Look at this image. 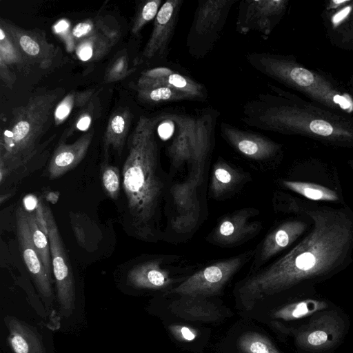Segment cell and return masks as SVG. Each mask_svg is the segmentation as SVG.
<instances>
[{
    "mask_svg": "<svg viewBox=\"0 0 353 353\" xmlns=\"http://www.w3.org/2000/svg\"><path fill=\"white\" fill-rule=\"evenodd\" d=\"M0 60L8 65L22 63L25 59L13 39L0 23Z\"/></svg>",
    "mask_w": 353,
    "mask_h": 353,
    "instance_id": "836d02e7",
    "label": "cell"
},
{
    "mask_svg": "<svg viewBox=\"0 0 353 353\" xmlns=\"http://www.w3.org/2000/svg\"><path fill=\"white\" fill-rule=\"evenodd\" d=\"M281 184L287 189L307 199L319 201H337L339 195L334 190L313 183L282 180Z\"/></svg>",
    "mask_w": 353,
    "mask_h": 353,
    "instance_id": "4316f807",
    "label": "cell"
},
{
    "mask_svg": "<svg viewBox=\"0 0 353 353\" xmlns=\"http://www.w3.org/2000/svg\"><path fill=\"white\" fill-rule=\"evenodd\" d=\"M260 211L255 208H243L223 216L208 234L206 241L219 247L241 245L256 237L263 228L255 219Z\"/></svg>",
    "mask_w": 353,
    "mask_h": 353,
    "instance_id": "4fadbf2b",
    "label": "cell"
},
{
    "mask_svg": "<svg viewBox=\"0 0 353 353\" xmlns=\"http://www.w3.org/2000/svg\"><path fill=\"white\" fill-rule=\"evenodd\" d=\"M138 98L150 105L193 101L188 95L169 87L137 88Z\"/></svg>",
    "mask_w": 353,
    "mask_h": 353,
    "instance_id": "83f0119b",
    "label": "cell"
},
{
    "mask_svg": "<svg viewBox=\"0 0 353 353\" xmlns=\"http://www.w3.org/2000/svg\"><path fill=\"white\" fill-rule=\"evenodd\" d=\"M92 90L67 95L56 107L54 112V120L57 124L62 123L74 108L82 106L90 99Z\"/></svg>",
    "mask_w": 353,
    "mask_h": 353,
    "instance_id": "1f68e13d",
    "label": "cell"
},
{
    "mask_svg": "<svg viewBox=\"0 0 353 353\" xmlns=\"http://www.w3.org/2000/svg\"><path fill=\"white\" fill-rule=\"evenodd\" d=\"M242 108L244 124L261 130L302 135L342 147H353V119L306 104L268 84Z\"/></svg>",
    "mask_w": 353,
    "mask_h": 353,
    "instance_id": "3957f363",
    "label": "cell"
},
{
    "mask_svg": "<svg viewBox=\"0 0 353 353\" xmlns=\"http://www.w3.org/2000/svg\"><path fill=\"white\" fill-rule=\"evenodd\" d=\"M117 33L109 28L81 39L76 52L81 61L97 60L105 55L117 42Z\"/></svg>",
    "mask_w": 353,
    "mask_h": 353,
    "instance_id": "d4e9b609",
    "label": "cell"
},
{
    "mask_svg": "<svg viewBox=\"0 0 353 353\" xmlns=\"http://www.w3.org/2000/svg\"><path fill=\"white\" fill-rule=\"evenodd\" d=\"M93 133H86L74 143H60L55 149L48 167L50 179H55L74 169L85 157L91 144Z\"/></svg>",
    "mask_w": 353,
    "mask_h": 353,
    "instance_id": "7402d4cb",
    "label": "cell"
},
{
    "mask_svg": "<svg viewBox=\"0 0 353 353\" xmlns=\"http://www.w3.org/2000/svg\"><path fill=\"white\" fill-rule=\"evenodd\" d=\"M0 77L1 80L8 87H12L14 83L15 77L10 70L8 65L0 60Z\"/></svg>",
    "mask_w": 353,
    "mask_h": 353,
    "instance_id": "ab89813d",
    "label": "cell"
},
{
    "mask_svg": "<svg viewBox=\"0 0 353 353\" xmlns=\"http://www.w3.org/2000/svg\"><path fill=\"white\" fill-rule=\"evenodd\" d=\"M159 121L158 117H139L130 136L129 152L122 170L131 228L137 237L148 242L163 238L161 222L171 185L161 163L155 134Z\"/></svg>",
    "mask_w": 353,
    "mask_h": 353,
    "instance_id": "7a4b0ae2",
    "label": "cell"
},
{
    "mask_svg": "<svg viewBox=\"0 0 353 353\" xmlns=\"http://www.w3.org/2000/svg\"><path fill=\"white\" fill-rule=\"evenodd\" d=\"M101 180L107 194L112 199H117L121 186L120 172L118 168L104 163L101 167Z\"/></svg>",
    "mask_w": 353,
    "mask_h": 353,
    "instance_id": "e575fe53",
    "label": "cell"
},
{
    "mask_svg": "<svg viewBox=\"0 0 353 353\" xmlns=\"http://www.w3.org/2000/svg\"><path fill=\"white\" fill-rule=\"evenodd\" d=\"M90 121V116L85 113L81 118H79L77 123V128L80 130H85L89 127Z\"/></svg>",
    "mask_w": 353,
    "mask_h": 353,
    "instance_id": "b9f144b4",
    "label": "cell"
},
{
    "mask_svg": "<svg viewBox=\"0 0 353 353\" xmlns=\"http://www.w3.org/2000/svg\"><path fill=\"white\" fill-rule=\"evenodd\" d=\"M58 94L48 92L30 98L15 108L0 139V182L28 163L50 122Z\"/></svg>",
    "mask_w": 353,
    "mask_h": 353,
    "instance_id": "277c9868",
    "label": "cell"
},
{
    "mask_svg": "<svg viewBox=\"0 0 353 353\" xmlns=\"http://www.w3.org/2000/svg\"><path fill=\"white\" fill-rule=\"evenodd\" d=\"M237 0H199L186 37L189 54L205 57L221 36L228 15Z\"/></svg>",
    "mask_w": 353,
    "mask_h": 353,
    "instance_id": "52a82bcc",
    "label": "cell"
},
{
    "mask_svg": "<svg viewBox=\"0 0 353 353\" xmlns=\"http://www.w3.org/2000/svg\"><path fill=\"white\" fill-rule=\"evenodd\" d=\"M198 268L187 258L178 254L152 256L134 265L128 273L130 283L136 288L166 290L176 288Z\"/></svg>",
    "mask_w": 353,
    "mask_h": 353,
    "instance_id": "ba28073f",
    "label": "cell"
},
{
    "mask_svg": "<svg viewBox=\"0 0 353 353\" xmlns=\"http://www.w3.org/2000/svg\"><path fill=\"white\" fill-rule=\"evenodd\" d=\"M306 228L304 221L293 219L284 221L271 230L255 249L249 273L263 267L274 256L290 246Z\"/></svg>",
    "mask_w": 353,
    "mask_h": 353,
    "instance_id": "ac0fdd59",
    "label": "cell"
},
{
    "mask_svg": "<svg viewBox=\"0 0 353 353\" xmlns=\"http://www.w3.org/2000/svg\"><path fill=\"white\" fill-rule=\"evenodd\" d=\"M250 181L249 172L219 157L212 168L209 192L216 201H224L234 196Z\"/></svg>",
    "mask_w": 353,
    "mask_h": 353,
    "instance_id": "44dd1931",
    "label": "cell"
},
{
    "mask_svg": "<svg viewBox=\"0 0 353 353\" xmlns=\"http://www.w3.org/2000/svg\"><path fill=\"white\" fill-rule=\"evenodd\" d=\"M43 205L44 204L41 201H38L34 213L39 226L41 230L48 235V228L44 214Z\"/></svg>",
    "mask_w": 353,
    "mask_h": 353,
    "instance_id": "f35d334b",
    "label": "cell"
},
{
    "mask_svg": "<svg viewBox=\"0 0 353 353\" xmlns=\"http://www.w3.org/2000/svg\"><path fill=\"white\" fill-rule=\"evenodd\" d=\"M183 0H167L163 3L154 20L150 36L134 65L159 61L166 63L171 41L175 33Z\"/></svg>",
    "mask_w": 353,
    "mask_h": 353,
    "instance_id": "7c38bea8",
    "label": "cell"
},
{
    "mask_svg": "<svg viewBox=\"0 0 353 353\" xmlns=\"http://www.w3.org/2000/svg\"><path fill=\"white\" fill-rule=\"evenodd\" d=\"M109 29L103 22L85 21L77 23L72 30V35L77 39H83L98 32Z\"/></svg>",
    "mask_w": 353,
    "mask_h": 353,
    "instance_id": "8d00e7d4",
    "label": "cell"
},
{
    "mask_svg": "<svg viewBox=\"0 0 353 353\" xmlns=\"http://www.w3.org/2000/svg\"><path fill=\"white\" fill-rule=\"evenodd\" d=\"M132 113L128 108H119L110 116L103 137L105 152L110 148L121 152L131 124Z\"/></svg>",
    "mask_w": 353,
    "mask_h": 353,
    "instance_id": "cb8c5ba5",
    "label": "cell"
},
{
    "mask_svg": "<svg viewBox=\"0 0 353 353\" xmlns=\"http://www.w3.org/2000/svg\"><path fill=\"white\" fill-rule=\"evenodd\" d=\"M255 249L217 260L197 269L169 293L179 296L206 298L219 294L229 281L248 263Z\"/></svg>",
    "mask_w": 353,
    "mask_h": 353,
    "instance_id": "9c48e42d",
    "label": "cell"
},
{
    "mask_svg": "<svg viewBox=\"0 0 353 353\" xmlns=\"http://www.w3.org/2000/svg\"><path fill=\"white\" fill-rule=\"evenodd\" d=\"M162 4L161 0H150L141 3L133 19L131 27L132 35H138L147 23L154 21Z\"/></svg>",
    "mask_w": 353,
    "mask_h": 353,
    "instance_id": "d6a6232c",
    "label": "cell"
},
{
    "mask_svg": "<svg viewBox=\"0 0 353 353\" xmlns=\"http://www.w3.org/2000/svg\"><path fill=\"white\" fill-rule=\"evenodd\" d=\"M222 138L239 154L252 161L266 163L277 157L282 145L269 137L221 122Z\"/></svg>",
    "mask_w": 353,
    "mask_h": 353,
    "instance_id": "2e32d148",
    "label": "cell"
},
{
    "mask_svg": "<svg viewBox=\"0 0 353 353\" xmlns=\"http://www.w3.org/2000/svg\"><path fill=\"white\" fill-rule=\"evenodd\" d=\"M219 115L216 109L207 107L193 112L174 110L158 117L159 121H168L174 127L166 148L171 169L179 170L186 165L188 170L204 171L215 145Z\"/></svg>",
    "mask_w": 353,
    "mask_h": 353,
    "instance_id": "5b68a950",
    "label": "cell"
},
{
    "mask_svg": "<svg viewBox=\"0 0 353 353\" xmlns=\"http://www.w3.org/2000/svg\"><path fill=\"white\" fill-rule=\"evenodd\" d=\"M347 328L342 314L330 307L314 314L294 330L295 343L307 352H325L341 341Z\"/></svg>",
    "mask_w": 353,
    "mask_h": 353,
    "instance_id": "8fae6325",
    "label": "cell"
},
{
    "mask_svg": "<svg viewBox=\"0 0 353 353\" xmlns=\"http://www.w3.org/2000/svg\"><path fill=\"white\" fill-rule=\"evenodd\" d=\"M170 330L175 337L181 341H191L196 336V331L187 326L174 325L170 327Z\"/></svg>",
    "mask_w": 353,
    "mask_h": 353,
    "instance_id": "74e56055",
    "label": "cell"
},
{
    "mask_svg": "<svg viewBox=\"0 0 353 353\" xmlns=\"http://www.w3.org/2000/svg\"><path fill=\"white\" fill-rule=\"evenodd\" d=\"M286 0H242L238 7L236 30L241 34L256 32L267 39L282 18Z\"/></svg>",
    "mask_w": 353,
    "mask_h": 353,
    "instance_id": "9a60e30c",
    "label": "cell"
},
{
    "mask_svg": "<svg viewBox=\"0 0 353 353\" xmlns=\"http://www.w3.org/2000/svg\"><path fill=\"white\" fill-rule=\"evenodd\" d=\"M248 63L259 72L298 90L328 108L353 112V99L319 74L307 69L290 56L268 52L246 54Z\"/></svg>",
    "mask_w": 353,
    "mask_h": 353,
    "instance_id": "8992f818",
    "label": "cell"
},
{
    "mask_svg": "<svg viewBox=\"0 0 353 353\" xmlns=\"http://www.w3.org/2000/svg\"><path fill=\"white\" fill-rule=\"evenodd\" d=\"M182 298L174 303V305L179 306L180 314H185L186 317L198 319L212 320L213 317H217V311L212 305L208 303L201 308L206 303L203 301L204 298L181 296ZM184 314V315H185Z\"/></svg>",
    "mask_w": 353,
    "mask_h": 353,
    "instance_id": "f546056e",
    "label": "cell"
},
{
    "mask_svg": "<svg viewBox=\"0 0 353 353\" xmlns=\"http://www.w3.org/2000/svg\"><path fill=\"white\" fill-rule=\"evenodd\" d=\"M43 207L57 299L60 307L69 312L74 308L75 301L72 270L52 210L46 205Z\"/></svg>",
    "mask_w": 353,
    "mask_h": 353,
    "instance_id": "5bb4252c",
    "label": "cell"
},
{
    "mask_svg": "<svg viewBox=\"0 0 353 353\" xmlns=\"http://www.w3.org/2000/svg\"><path fill=\"white\" fill-rule=\"evenodd\" d=\"M306 213L313 221L312 231L288 252L248 273L238 284V295L246 304L324 279L347 263L353 249L351 212L321 208Z\"/></svg>",
    "mask_w": 353,
    "mask_h": 353,
    "instance_id": "6da1fadb",
    "label": "cell"
},
{
    "mask_svg": "<svg viewBox=\"0 0 353 353\" xmlns=\"http://www.w3.org/2000/svg\"><path fill=\"white\" fill-rule=\"evenodd\" d=\"M165 86L181 92L193 101L203 102L208 92L205 86L173 64L159 65L141 72L137 88Z\"/></svg>",
    "mask_w": 353,
    "mask_h": 353,
    "instance_id": "e0dca14e",
    "label": "cell"
},
{
    "mask_svg": "<svg viewBox=\"0 0 353 353\" xmlns=\"http://www.w3.org/2000/svg\"><path fill=\"white\" fill-rule=\"evenodd\" d=\"M238 345L243 353H281L266 336L257 332L241 335Z\"/></svg>",
    "mask_w": 353,
    "mask_h": 353,
    "instance_id": "4dcf8cb0",
    "label": "cell"
},
{
    "mask_svg": "<svg viewBox=\"0 0 353 353\" xmlns=\"http://www.w3.org/2000/svg\"><path fill=\"white\" fill-rule=\"evenodd\" d=\"M350 2L348 0H332L330 2L329 8L336 9L340 6H345Z\"/></svg>",
    "mask_w": 353,
    "mask_h": 353,
    "instance_id": "7bdbcfd3",
    "label": "cell"
},
{
    "mask_svg": "<svg viewBox=\"0 0 353 353\" xmlns=\"http://www.w3.org/2000/svg\"><path fill=\"white\" fill-rule=\"evenodd\" d=\"M5 321L14 353H46L41 337L34 327L12 316L6 317Z\"/></svg>",
    "mask_w": 353,
    "mask_h": 353,
    "instance_id": "603a6c76",
    "label": "cell"
},
{
    "mask_svg": "<svg viewBox=\"0 0 353 353\" xmlns=\"http://www.w3.org/2000/svg\"><path fill=\"white\" fill-rule=\"evenodd\" d=\"M352 9V5H347L336 12L332 18V23L334 27L339 26L342 21H343L351 13Z\"/></svg>",
    "mask_w": 353,
    "mask_h": 353,
    "instance_id": "60d3db41",
    "label": "cell"
},
{
    "mask_svg": "<svg viewBox=\"0 0 353 353\" xmlns=\"http://www.w3.org/2000/svg\"><path fill=\"white\" fill-rule=\"evenodd\" d=\"M27 218L34 248L52 279V266L48 235L39 226L34 212H27Z\"/></svg>",
    "mask_w": 353,
    "mask_h": 353,
    "instance_id": "f1b7e54d",
    "label": "cell"
},
{
    "mask_svg": "<svg viewBox=\"0 0 353 353\" xmlns=\"http://www.w3.org/2000/svg\"><path fill=\"white\" fill-rule=\"evenodd\" d=\"M352 83H353V77H352Z\"/></svg>",
    "mask_w": 353,
    "mask_h": 353,
    "instance_id": "bcb514c9",
    "label": "cell"
},
{
    "mask_svg": "<svg viewBox=\"0 0 353 353\" xmlns=\"http://www.w3.org/2000/svg\"><path fill=\"white\" fill-rule=\"evenodd\" d=\"M25 61H30L43 68H49L57 54L56 47L48 42L43 33L27 30L1 20Z\"/></svg>",
    "mask_w": 353,
    "mask_h": 353,
    "instance_id": "ffe728a7",
    "label": "cell"
},
{
    "mask_svg": "<svg viewBox=\"0 0 353 353\" xmlns=\"http://www.w3.org/2000/svg\"><path fill=\"white\" fill-rule=\"evenodd\" d=\"M352 10H353V2H352ZM352 17H353V12H352Z\"/></svg>",
    "mask_w": 353,
    "mask_h": 353,
    "instance_id": "f6af8a7d",
    "label": "cell"
},
{
    "mask_svg": "<svg viewBox=\"0 0 353 353\" xmlns=\"http://www.w3.org/2000/svg\"><path fill=\"white\" fill-rule=\"evenodd\" d=\"M133 71L129 68V59L128 55L121 54L117 57L108 67L105 74L107 82L119 81Z\"/></svg>",
    "mask_w": 353,
    "mask_h": 353,
    "instance_id": "d590c367",
    "label": "cell"
},
{
    "mask_svg": "<svg viewBox=\"0 0 353 353\" xmlns=\"http://www.w3.org/2000/svg\"><path fill=\"white\" fill-rule=\"evenodd\" d=\"M185 181L171 184L168 202H171L173 214L170 221L171 232L176 234H188L194 231L202 218L201 188L203 183V171L188 170Z\"/></svg>",
    "mask_w": 353,
    "mask_h": 353,
    "instance_id": "30bf717a",
    "label": "cell"
},
{
    "mask_svg": "<svg viewBox=\"0 0 353 353\" xmlns=\"http://www.w3.org/2000/svg\"><path fill=\"white\" fill-rule=\"evenodd\" d=\"M349 163L353 168V160L350 161Z\"/></svg>",
    "mask_w": 353,
    "mask_h": 353,
    "instance_id": "ee69618b",
    "label": "cell"
},
{
    "mask_svg": "<svg viewBox=\"0 0 353 353\" xmlns=\"http://www.w3.org/2000/svg\"><path fill=\"white\" fill-rule=\"evenodd\" d=\"M330 308V304L323 300L305 299L284 305L276 309L272 316L283 321H296L309 318L314 314Z\"/></svg>",
    "mask_w": 353,
    "mask_h": 353,
    "instance_id": "484cf974",
    "label": "cell"
},
{
    "mask_svg": "<svg viewBox=\"0 0 353 353\" xmlns=\"http://www.w3.org/2000/svg\"><path fill=\"white\" fill-rule=\"evenodd\" d=\"M16 229L23 259L41 294L49 297L52 294V279L37 253L29 228L27 211L19 207L16 212Z\"/></svg>",
    "mask_w": 353,
    "mask_h": 353,
    "instance_id": "d6986e66",
    "label": "cell"
}]
</instances>
